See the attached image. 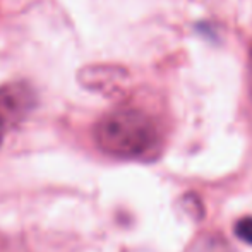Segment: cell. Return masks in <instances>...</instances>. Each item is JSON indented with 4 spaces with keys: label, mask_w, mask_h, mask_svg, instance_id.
Listing matches in <instances>:
<instances>
[{
    "label": "cell",
    "mask_w": 252,
    "mask_h": 252,
    "mask_svg": "<svg viewBox=\"0 0 252 252\" xmlns=\"http://www.w3.org/2000/svg\"><path fill=\"white\" fill-rule=\"evenodd\" d=\"M235 235L239 237L242 242L252 246V216H244L235 223Z\"/></svg>",
    "instance_id": "obj_5"
},
{
    "label": "cell",
    "mask_w": 252,
    "mask_h": 252,
    "mask_svg": "<svg viewBox=\"0 0 252 252\" xmlns=\"http://www.w3.org/2000/svg\"><path fill=\"white\" fill-rule=\"evenodd\" d=\"M127 72L120 67H110V65H98V67H88L79 74V81L83 86L93 91H101V93H112L117 91L122 83L126 81Z\"/></svg>",
    "instance_id": "obj_3"
},
{
    "label": "cell",
    "mask_w": 252,
    "mask_h": 252,
    "mask_svg": "<svg viewBox=\"0 0 252 252\" xmlns=\"http://www.w3.org/2000/svg\"><path fill=\"white\" fill-rule=\"evenodd\" d=\"M36 106V91L26 81L0 84V146L10 130L17 129Z\"/></svg>",
    "instance_id": "obj_2"
},
{
    "label": "cell",
    "mask_w": 252,
    "mask_h": 252,
    "mask_svg": "<svg viewBox=\"0 0 252 252\" xmlns=\"http://www.w3.org/2000/svg\"><path fill=\"white\" fill-rule=\"evenodd\" d=\"M94 141L103 153L124 159L155 158L163 146L159 122L139 106H119L94 126Z\"/></svg>",
    "instance_id": "obj_1"
},
{
    "label": "cell",
    "mask_w": 252,
    "mask_h": 252,
    "mask_svg": "<svg viewBox=\"0 0 252 252\" xmlns=\"http://www.w3.org/2000/svg\"><path fill=\"white\" fill-rule=\"evenodd\" d=\"M192 252H230V247L225 240L218 237H204L199 242H196Z\"/></svg>",
    "instance_id": "obj_4"
}]
</instances>
